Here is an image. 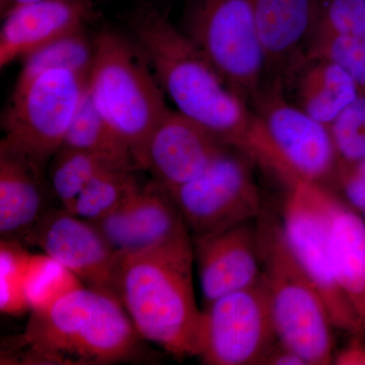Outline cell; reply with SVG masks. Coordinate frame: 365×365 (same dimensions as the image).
Listing matches in <instances>:
<instances>
[{
	"instance_id": "cell-27",
	"label": "cell",
	"mask_w": 365,
	"mask_h": 365,
	"mask_svg": "<svg viewBox=\"0 0 365 365\" xmlns=\"http://www.w3.org/2000/svg\"><path fill=\"white\" fill-rule=\"evenodd\" d=\"M31 254L16 240L0 241V311L9 316L30 312L26 277Z\"/></svg>"
},
{
	"instance_id": "cell-7",
	"label": "cell",
	"mask_w": 365,
	"mask_h": 365,
	"mask_svg": "<svg viewBox=\"0 0 365 365\" xmlns=\"http://www.w3.org/2000/svg\"><path fill=\"white\" fill-rule=\"evenodd\" d=\"M178 28L251 105L267 73L253 0H186Z\"/></svg>"
},
{
	"instance_id": "cell-34",
	"label": "cell",
	"mask_w": 365,
	"mask_h": 365,
	"mask_svg": "<svg viewBox=\"0 0 365 365\" xmlns=\"http://www.w3.org/2000/svg\"><path fill=\"white\" fill-rule=\"evenodd\" d=\"M360 215H362V217H364V220H365V209H364V211H362V212H361V213H360Z\"/></svg>"
},
{
	"instance_id": "cell-28",
	"label": "cell",
	"mask_w": 365,
	"mask_h": 365,
	"mask_svg": "<svg viewBox=\"0 0 365 365\" xmlns=\"http://www.w3.org/2000/svg\"><path fill=\"white\" fill-rule=\"evenodd\" d=\"M340 163L365 158V95H360L329 126Z\"/></svg>"
},
{
	"instance_id": "cell-9",
	"label": "cell",
	"mask_w": 365,
	"mask_h": 365,
	"mask_svg": "<svg viewBox=\"0 0 365 365\" xmlns=\"http://www.w3.org/2000/svg\"><path fill=\"white\" fill-rule=\"evenodd\" d=\"M330 189L299 181L288 188L283 207V235L288 248L317 288L336 329L361 337L359 318L336 277L328 237Z\"/></svg>"
},
{
	"instance_id": "cell-22",
	"label": "cell",
	"mask_w": 365,
	"mask_h": 365,
	"mask_svg": "<svg viewBox=\"0 0 365 365\" xmlns=\"http://www.w3.org/2000/svg\"><path fill=\"white\" fill-rule=\"evenodd\" d=\"M111 169L125 168L95 153L62 146L50 162L49 179L53 194L62 208L71 213L83 190L101 173Z\"/></svg>"
},
{
	"instance_id": "cell-18",
	"label": "cell",
	"mask_w": 365,
	"mask_h": 365,
	"mask_svg": "<svg viewBox=\"0 0 365 365\" xmlns=\"http://www.w3.org/2000/svg\"><path fill=\"white\" fill-rule=\"evenodd\" d=\"M45 170L6 141L0 143V235L25 242L50 207Z\"/></svg>"
},
{
	"instance_id": "cell-19",
	"label": "cell",
	"mask_w": 365,
	"mask_h": 365,
	"mask_svg": "<svg viewBox=\"0 0 365 365\" xmlns=\"http://www.w3.org/2000/svg\"><path fill=\"white\" fill-rule=\"evenodd\" d=\"M328 222L336 277L365 333V220L331 190Z\"/></svg>"
},
{
	"instance_id": "cell-21",
	"label": "cell",
	"mask_w": 365,
	"mask_h": 365,
	"mask_svg": "<svg viewBox=\"0 0 365 365\" xmlns=\"http://www.w3.org/2000/svg\"><path fill=\"white\" fill-rule=\"evenodd\" d=\"M62 146L95 153L125 169L139 170L130 146L98 109L88 88Z\"/></svg>"
},
{
	"instance_id": "cell-31",
	"label": "cell",
	"mask_w": 365,
	"mask_h": 365,
	"mask_svg": "<svg viewBox=\"0 0 365 365\" xmlns=\"http://www.w3.org/2000/svg\"><path fill=\"white\" fill-rule=\"evenodd\" d=\"M263 364L268 365H309L307 360L292 348L283 345L279 341L273 345L266 355Z\"/></svg>"
},
{
	"instance_id": "cell-6",
	"label": "cell",
	"mask_w": 365,
	"mask_h": 365,
	"mask_svg": "<svg viewBox=\"0 0 365 365\" xmlns=\"http://www.w3.org/2000/svg\"><path fill=\"white\" fill-rule=\"evenodd\" d=\"M88 76L73 69L54 68L16 81L2 116V140L45 170L63 145L88 91Z\"/></svg>"
},
{
	"instance_id": "cell-4",
	"label": "cell",
	"mask_w": 365,
	"mask_h": 365,
	"mask_svg": "<svg viewBox=\"0 0 365 365\" xmlns=\"http://www.w3.org/2000/svg\"><path fill=\"white\" fill-rule=\"evenodd\" d=\"M93 39L88 91L100 112L130 146L139 170H143L148 139L170 111L167 95L135 41L133 44L112 30L101 31Z\"/></svg>"
},
{
	"instance_id": "cell-10",
	"label": "cell",
	"mask_w": 365,
	"mask_h": 365,
	"mask_svg": "<svg viewBox=\"0 0 365 365\" xmlns=\"http://www.w3.org/2000/svg\"><path fill=\"white\" fill-rule=\"evenodd\" d=\"M254 165L248 155L228 148L198 177L170 192L192 237L259 217L262 200Z\"/></svg>"
},
{
	"instance_id": "cell-14",
	"label": "cell",
	"mask_w": 365,
	"mask_h": 365,
	"mask_svg": "<svg viewBox=\"0 0 365 365\" xmlns=\"http://www.w3.org/2000/svg\"><path fill=\"white\" fill-rule=\"evenodd\" d=\"M251 223L192 237L204 306L260 281L258 227Z\"/></svg>"
},
{
	"instance_id": "cell-13",
	"label": "cell",
	"mask_w": 365,
	"mask_h": 365,
	"mask_svg": "<svg viewBox=\"0 0 365 365\" xmlns=\"http://www.w3.org/2000/svg\"><path fill=\"white\" fill-rule=\"evenodd\" d=\"M228 148L201 125L170 109L148 139L143 170L174 191L198 177Z\"/></svg>"
},
{
	"instance_id": "cell-16",
	"label": "cell",
	"mask_w": 365,
	"mask_h": 365,
	"mask_svg": "<svg viewBox=\"0 0 365 365\" xmlns=\"http://www.w3.org/2000/svg\"><path fill=\"white\" fill-rule=\"evenodd\" d=\"M0 67L85 28L96 18L93 0H41L16 6L1 16Z\"/></svg>"
},
{
	"instance_id": "cell-12",
	"label": "cell",
	"mask_w": 365,
	"mask_h": 365,
	"mask_svg": "<svg viewBox=\"0 0 365 365\" xmlns=\"http://www.w3.org/2000/svg\"><path fill=\"white\" fill-rule=\"evenodd\" d=\"M26 242L66 266L86 287L120 300L124 253L114 248L95 223L64 208L50 207Z\"/></svg>"
},
{
	"instance_id": "cell-32",
	"label": "cell",
	"mask_w": 365,
	"mask_h": 365,
	"mask_svg": "<svg viewBox=\"0 0 365 365\" xmlns=\"http://www.w3.org/2000/svg\"><path fill=\"white\" fill-rule=\"evenodd\" d=\"M334 364L339 365H365V345L359 339L352 340L339 353H336Z\"/></svg>"
},
{
	"instance_id": "cell-25",
	"label": "cell",
	"mask_w": 365,
	"mask_h": 365,
	"mask_svg": "<svg viewBox=\"0 0 365 365\" xmlns=\"http://www.w3.org/2000/svg\"><path fill=\"white\" fill-rule=\"evenodd\" d=\"M135 172L111 169L101 173L79 194L71 213L91 222L112 215L140 186Z\"/></svg>"
},
{
	"instance_id": "cell-29",
	"label": "cell",
	"mask_w": 365,
	"mask_h": 365,
	"mask_svg": "<svg viewBox=\"0 0 365 365\" xmlns=\"http://www.w3.org/2000/svg\"><path fill=\"white\" fill-rule=\"evenodd\" d=\"M317 26L365 41V0H319Z\"/></svg>"
},
{
	"instance_id": "cell-2",
	"label": "cell",
	"mask_w": 365,
	"mask_h": 365,
	"mask_svg": "<svg viewBox=\"0 0 365 365\" xmlns=\"http://www.w3.org/2000/svg\"><path fill=\"white\" fill-rule=\"evenodd\" d=\"M143 338L119 299L88 287L44 313L2 344L1 364L109 365L135 361Z\"/></svg>"
},
{
	"instance_id": "cell-26",
	"label": "cell",
	"mask_w": 365,
	"mask_h": 365,
	"mask_svg": "<svg viewBox=\"0 0 365 365\" xmlns=\"http://www.w3.org/2000/svg\"><path fill=\"white\" fill-rule=\"evenodd\" d=\"M304 57L332 61L353 78L365 95V41L314 26Z\"/></svg>"
},
{
	"instance_id": "cell-3",
	"label": "cell",
	"mask_w": 365,
	"mask_h": 365,
	"mask_svg": "<svg viewBox=\"0 0 365 365\" xmlns=\"http://www.w3.org/2000/svg\"><path fill=\"white\" fill-rule=\"evenodd\" d=\"M191 235L124 254L119 297L143 338L174 359L198 356L202 311L193 287Z\"/></svg>"
},
{
	"instance_id": "cell-24",
	"label": "cell",
	"mask_w": 365,
	"mask_h": 365,
	"mask_svg": "<svg viewBox=\"0 0 365 365\" xmlns=\"http://www.w3.org/2000/svg\"><path fill=\"white\" fill-rule=\"evenodd\" d=\"M95 57V39L85 28L67 34L23 59L18 81H25L48 69L68 68L90 74Z\"/></svg>"
},
{
	"instance_id": "cell-20",
	"label": "cell",
	"mask_w": 365,
	"mask_h": 365,
	"mask_svg": "<svg viewBox=\"0 0 365 365\" xmlns=\"http://www.w3.org/2000/svg\"><path fill=\"white\" fill-rule=\"evenodd\" d=\"M282 85L292 86V102L327 126L360 95L359 86L344 69L329 60L312 57H304Z\"/></svg>"
},
{
	"instance_id": "cell-5",
	"label": "cell",
	"mask_w": 365,
	"mask_h": 365,
	"mask_svg": "<svg viewBox=\"0 0 365 365\" xmlns=\"http://www.w3.org/2000/svg\"><path fill=\"white\" fill-rule=\"evenodd\" d=\"M262 278L267 288L277 339L309 365L334 364L335 328L328 307L288 248L281 222H258Z\"/></svg>"
},
{
	"instance_id": "cell-15",
	"label": "cell",
	"mask_w": 365,
	"mask_h": 365,
	"mask_svg": "<svg viewBox=\"0 0 365 365\" xmlns=\"http://www.w3.org/2000/svg\"><path fill=\"white\" fill-rule=\"evenodd\" d=\"M93 223L124 254L190 235L170 192L153 179L140 185L112 215Z\"/></svg>"
},
{
	"instance_id": "cell-8",
	"label": "cell",
	"mask_w": 365,
	"mask_h": 365,
	"mask_svg": "<svg viewBox=\"0 0 365 365\" xmlns=\"http://www.w3.org/2000/svg\"><path fill=\"white\" fill-rule=\"evenodd\" d=\"M251 106L272 145L274 176L287 188L299 181L330 188L340 160L329 126L288 100L279 81L265 83Z\"/></svg>"
},
{
	"instance_id": "cell-33",
	"label": "cell",
	"mask_w": 365,
	"mask_h": 365,
	"mask_svg": "<svg viewBox=\"0 0 365 365\" xmlns=\"http://www.w3.org/2000/svg\"><path fill=\"white\" fill-rule=\"evenodd\" d=\"M38 1H41V0H0V11H1V16L9 13V11H11L14 7Z\"/></svg>"
},
{
	"instance_id": "cell-23",
	"label": "cell",
	"mask_w": 365,
	"mask_h": 365,
	"mask_svg": "<svg viewBox=\"0 0 365 365\" xmlns=\"http://www.w3.org/2000/svg\"><path fill=\"white\" fill-rule=\"evenodd\" d=\"M86 287L76 274L47 254H31L26 277L30 313H44L66 295Z\"/></svg>"
},
{
	"instance_id": "cell-1",
	"label": "cell",
	"mask_w": 365,
	"mask_h": 365,
	"mask_svg": "<svg viewBox=\"0 0 365 365\" xmlns=\"http://www.w3.org/2000/svg\"><path fill=\"white\" fill-rule=\"evenodd\" d=\"M127 23L177 111L261 160L270 141L260 117L180 29L150 4L136 6Z\"/></svg>"
},
{
	"instance_id": "cell-30",
	"label": "cell",
	"mask_w": 365,
	"mask_h": 365,
	"mask_svg": "<svg viewBox=\"0 0 365 365\" xmlns=\"http://www.w3.org/2000/svg\"><path fill=\"white\" fill-rule=\"evenodd\" d=\"M340 197L361 213L365 209V158L354 163H340L333 182Z\"/></svg>"
},
{
	"instance_id": "cell-11",
	"label": "cell",
	"mask_w": 365,
	"mask_h": 365,
	"mask_svg": "<svg viewBox=\"0 0 365 365\" xmlns=\"http://www.w3.org/2000/svg\"><path fill=\"white\" fill-rule=\"evenodd\" d=\"M277 341L262 277L253 287L204 306L198 355L203 364H263Z\"/></svg>"
},
{
	"instance_id": "cell-17",
	"label": "cell",
	"mask_w": 365,
	"mask_h": 365,
	"mask_svg": "<svg viewBox=\"0 0 365 365\" xmlns=\"http://www.w3.org/2000/svg\"><path fill=\"white\" fill-rule=\"evenodd\" d=\"M253 6L266 60V83H283L306 55L318 21L319 0H253Z\"/></svg>"
}]
</instances>
